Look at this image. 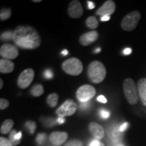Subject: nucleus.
Returning <instances> with one entry per match:
<instances>
[{
  "mask_svg": "<svg viewBox=\"0 0 146 146\" xmlns=\"http://www.w3.org/2000/svg\"><path fill=\"white\" fill-rule=\"evenodd\" d=\"M12 40L18 47L25 50H35L41 43L39 33L31 26L20 25L16 27L13 32Z\"/></svg>",
  "mask_w": 146,
  "mask_h": 146,
  "instance_id": "nucleus-1",
  "label": "nucleus"
},
{
  "mask_svg": "<svg viewBox=\"0 0 146 146\" xmlns=\"http://www.w3.org/2000/svg\"><path fill=\"white\" fill-rule=\"evenodd\" d=\"M87 74L92 83L98 84L104 80L106 76V69L100 61L91 62L87 69Z\"/></svg>",
  "mask_w": 146,
  "mask_h": 146,
  "instance_id": "nucleus-2",
  "label": "nucleus"
},
{
  "mask_svg": "<svg viewBox=\"0 0 146 146\" xmlns=\"http://www.w3.org/2000/svg\"><path fill=\"white\" fill-rule=\"evenodd\" d=\"M123 91L126 99L131 105H135L139 101V91L135 82L127 78L123 82Z\"/></svg>",
  "mask_w": 146,
  "mask_h": 146,
  "instance_id": "nucleus-3",
  "label": "nucleus"
},
{
  "mask_svg": "<svg viewBox=\"0 0 146 146\" xmlns=\"http://www.w3.org/2000/svg\"><path fill=\"white\" fill-rule=\"evenodd\" d=\"M62 68L66 74L77 76L83 72V66L81 60L78 58H71L64 62L62 64Z\"/></svg>",
  "mask_w": 146,
  "mask_h": 146,
  "instance_id": "nucleus-4",
  "label": "nucleus"
},
{
  "mask_svg": "<svg viewBox=\"0 0 146 146\" xmlns=\"http://www.w3.org/2000/svg\"><path fill=\"white\" fill-rule=\"evenodd\" d=\"M141 18V14L138 11H134L128 14L123 18L121 23V27L126 31H131L137 26Z\"/></svg>",
  "mask_w": 146,
  "mask_h": 146,
  "instance_id": "nucleus-5",
  "label": "nucleus"
},
{
  "mask_svg": "<svg viewBox=\"0 0 146 146\" xmlns=\"http://www.w3.org/2000/svg\"><path fill=\"white\" fill-rule=\"evenodd\" d=\"M78 106L76 102L72 100H66L64 102L61 106L58 108L56 110V114L58 115L59 117H65V116H72L77 110Z\"/></svg>",
  "mask_w": 146,
  "mask_h": 146,
  "instance_id": "nucleus-6",
  "label": "nucleus"
},
{
  "mask_svg": "<svg viewBox=\"0 0 146 146\" xmlns=\"http://www.w3.org/2000/svg\"><path fill=\"white\" fill-rule=\"evenodd\" d=\"M96 94V90L92 85H84L80 87L76 91V98L81 103L87 102Z\"/></svg>",
  "mask_w": 146,
  "mask_h": 146,
  "instance_id": "nucleus-7",
  "label": "nucleus"
},
{
  "mask_svg": "<svg viewBox=\"0 0 146 146\" xmlns=\"http://www.w3.org/2000/svg\"><path fill=\"white\" fill-rule=\"evenodd\" d=\"M35 77V71L32 68H27L20 74L18 78V86L21 89H26L31 84Z\"/></svg>",
  "mask_w": 146,
  "mask_h": 146,
  "instance_id": "nucleus-8",
  "label": "nucleus"
},
{
  "mask_svg": "<svg viewBox=\"0 0 146 146\" xmlns=\"http://www.w3.org/2000/svg\"><path fill=\"white\" fill-rule=\"evenodd\" d=\"M0 55L3 59L14 60L16 59L19 55L17 47L10 43H5L0 48Z\"/></svg>",
  "mask_w": 146,
  "mask_h": 146,
  "instance_id": "nucleus-9",
  "label": "nucleus"
},
{
  "mask_svg": "<svg viewBox=\"0 0 146 146\" xmlns=\"http://www.w3.org/2000/svg\"><path fill=\"white\" fill-rule=\"evenodd\" d=\"M68 15L72 18H81L83 14V7L77 0H74L70 3L68 8Z\"/></svg>",
  "mask_w": 146,
  "mask_h": 146,
  "instance_id": "nucleus-10",
  "label": "nucleus"
},
{
  "mask_svg": "<svg viewBox=\"0 0 146 146\" xmlns=\"http://www.w3.org/2000/svg\"><path fill=\"white\" fill-rule=\"evenodd\" d=\"M116 10V4L114 1L112 0H108L102 5L100 8L96 11L97 15L101 16H110Z\"/></svg>",
  "mask_w": 146,
  "mask_h": 146,
  "instance_id": "nucleus-11",
  "label": "nucleus"
},
{
  "mask_svg": "<svg viewBox=\"0 0 146 146\" xmlns=\"http://www.w3.org/2000/svg\"><path fill=\"white\" fill-rule=\"evenodd\" d=\"M98 37H99L98 33L96 31H92L82 35L79 38V42L83 46H88L97 41Z\"/></svg>",
  "mask_w": 146,
  "mask_h": 146,
  "instance_id": "nucleus-12",
  "label": "nucleus"
},
{
  "mask_svg": "<svg viewBox=\"0 0 146 146\" xmlns=\"http://www.w3.org/2000/svg\"><path fill=\"white\" fill-rule=\"evenodd\" d=\"M68 135L66 132H60V131H54L51 133L50 135V141L54 145H60L66 141L68 139Z\"/></svg>",
  "mask_w": 146,
  "mask_h": 146,
  "instance_id": "nucleus-13",
  "label": "nucleus"
},
{
  "mask_svg": "<svg viewBox=\"0 0 146 146\" xmlns=\"http://www.w3.org/2000/svg\"><path fill=\"white\" fill-rule=\"evenodd\" d=\"M89 129L91 134L96 139H101L104 137V130L98 123L91 122L89 125Z\"/></svg>",
  "mask_w": 146,
  "mask_h": 146,
  "instance_id": "nucleus-14",
  "label": "nucleus"
},
{
  "mask_svg": "<svg viewBox=\"0 0 146 146\" xmlns=\"http://www.w3.org/2000/svg\"><path fill=\"white\" fill-rule=\"evenodd\" d=\"M139 96L143 104L146 106V78H142L137 83Z\"/></svg>",
  "mask_w": 146,
  "mask_h": 146,
  "instance_id": "nucleus-15",
  "label": "nucleus"
},
{
  "mask_svg": "<svg viewBox=\"0 0 146 146\" xmlns=\"http://www.w3.org/2000/svg\"><path fill=\"white\" fill-rule=\"evenodd\" d=\"M14 70V64L10 60L1 59L0 60V72L1 73H10Z\"/></svg>",
  "mask_w": 146,
  "mask_h": 146,
  "instance_id": "nucleus-16",
  "label": "nucleus"
},
{
  "mask_svg": "<svg viewBox=\"0 0 146 146\" xmlns=\"http://www.w3.org/2000/svg\"><path fill=\"white\" fill-rule=\"evenodd\" d=\"M14 123L12 119L5 120L1 125V129H0L1 134H7V133H10L12 127H14Z\"/></svg>",
  "mask_w": 146,
  "mask_h": 146,
  "instance_id": "nucleus-17",
  "label": "nucleus"
},
{
  "mask_svg": "<svg viewBox=\"0 0 146 146\" xmlns=\"http://www.w3.org/2000/svg\"><path fill=\"white\" fill-rule=\"evenodd\" d=\"M47 102L50 107H56L58 102V95L57 94H55V93L50 94L47 96Z\"/></svg>",
  "mask_w": 146,
  "mask_h": 146,
  "instance_id": "nucleus-18",
  "label": "nucleus"
},
{
  "mask_svg": "<svg viewBox=\"0 0 146 146\" xmlns=\"http://www.w3.org/2000/svg\"><path fill=\"white\" fill-rule=\"evenodd\" d=\"M44 92V89L41 84H36L32 87L31 90V94L34 97H39L41 95H43Z\"/></svg>",
  "mask_w": 146,
  "mask_h": 146,
  "instance_id": "nucleus-19",
  "label": "nucleus"
},
{
  "mask_svg": "<svg viewBox=\"0 0 146 146\" xmlns=\"http://www.w3.org/2000/svg\"><path fill=\"white\" fill-rule=\"evenodd\" d=\"M87 27L91 29H96L98 28L99 23H98V20L95 16H90L85 21Z\"/></svg>",
  "mask_w": 146,
  "mask_h": 146,
  "instance_id": "nucleus-20",
  "label": "nucleus"
},
{
  "mask_svg": "<svg viewBox=\"0 0 146 146\" xmlns=\"http://www.w3.org/2000/svg\"><path fill=\"white\" fill-rule=\"evenodd\" d=\"M11 14H12V10L10 8H2L0 13V19L1 21H6L10 18Z\"/></svg>",
  "mask_w": 146,
  "mask_h": 146,
  "instance_id": "nucleus-21",
  "label": "nucleus"
},
{
  "mask_svg": "<svg viewBox=\"0 0 146 146\" xmlns=\"http://www.w3.org/2000/svg\"><path fill=\"white\" fill-rule=\"evenodd\" d=\"M17 133L18 132L16 130H12L11 131L10 136H9V140H10V141L12 143L13 145H17L21 143V141H18V140H16L15 138V136Z\"/></svg>",
  "mask_w": 146,
  "mask_h": 146,
  "instance_id": "nucleus-22",
  "label": "nucleus"
},
{
  "mask_svg": "<svg viewBox=\"0 0 146 146\" xmlns=\"http://www.w3.org/2000/svg\"><path fill=\"white\" fill-rule=\"evenodd\" d=\"M26 128L31 134H33L36 130V123L33 121H28L25 124Z\"/></svg>",
  "mask_w": 146,
  "mask_h": 146,
  "instance_id": "nucleus-23",
  "label": "nucleus"
},
{
  "mask_svg": "<svg viewBox=\"0 0 146 146\" xmlns=\"http://www.w3.org/2000/svg\"><path fill=\"white\" fill-rule=\"evenodd\" d=\"M1 39L3 41H8V40L13 39V33L10 31L4 32L1 34Z\"/></svg>",
  "mask_w": 146,
  "mask_h": 146,
  "instance_id": "nucleus-24",
  "label": "nucleus"
},
{
  "mask_svg": "<svg viewBox=\"0 0 146 146\" xmlns=\"http://www.w3.org/2000/svg\"><path fill=\"white\" fill-rule=\"evenodd\" d=\"M46 137L47 136L45 133H39L37 137H36V143L39 144V145H42L45 141V140H46Z\"/></svg>",
  "mask_w": 146,
  "mask_h": 146,
  "instance_id": "nucleus-25",
  "label": "nucleus"
},
{
  "mask_svg": "<svg viewBox=\"0 0 146 146\" xmlns=\"http://www.w3.org/2000/svg\"><path fill=\"white\" fill-rule=\"evenodd\" d=\"M64 146H83V143L78 139H73L69 141Z\"/></svg>",
  "mask_w": 146,
  "mask_h": 146,
  "instance_id": "nucleus-26",
  "label": "nucleus"
},
{
  "mask_svg": "<svg viewBox=\"0 0 146 146\" xmlns=\"http://www.w3.org/2000/svg\"><path fill=\"white\" fill-rule=\"evenodd\" d=\"M0 146H14L10 140L5 137H0Z\"/></svg>",
  "mask_w": 146,
  "mask_h": 146,
  "instance_id": "nucleus-27",
  "label": "nucleus"
},
{
  "mask_svg": "<svg viewBox=\"0 0 146 146\" xmlns=\"http://www.w3.org/2000/svg\"><path fill=\"white\" fill-rule=\"evenodd\" d=\"M9 105H10V103L7 100L3 99V98L0 100V109L1 110L6 109L9 106Z\"/></svg>",
  "mask_w": 146,
  "mask_h": 146,
  "instance_id": "nucleus-28",
  "label": "nucleus"
},
{
  "mask_svg": "<svg viewBox=\"0 0 146 146\" xmlns=\"http://www.w3.org/2000/svg\"><path fill=\"white\" fill-rule=\"evenodd\" d=\"M100 116L102 118L104 119H106V118H108L110 116V112H108V111L106 110H101L100 112Z\"/></svg>",
  "mask_w": 146,
  "mask_h": 146,
  "instance_id": "nucleus-29",
  "label": "nucleus"
},
{
  "mask_svg": "<svg viewBox=\"0 0 146 146\" xmlns=\"http://www.w3.org/2000/svg\"><path fill=\"white\" fill-rule=\"evenodd\" d=\"M44 76L45 78H47V79H52L53 76H54V74H53L52 70H50V69H47L44 72Z\"/></svg>",
  "mask_w": 146,
  "mask_h": 146,
  "instance_id": "nucleus-30",
  "label": "nucleus"
},
{
  "mask_svg": "<svg viewBox=\"0 0 146 146\" xmlns=\"http://www.w3.org/2000/svg\"><path fill=\"white\" fill-rule=\"evenodd\" d=\"M89 146H104V145L98 139H94L89 143Z\"/></svg>",
  "mask_w": 146,
  "mask_h": 146,
  "instance_id": "nucleus-31",
  "label": "nucleus"
},
{
  "mask_svg": "<svg viewBox=\"0 0 146 146\" xmlns=\"http://www.w3.org/2000/svg\"><path fill=\"white\" fill-rule=\"evenodd\" d=\"M128 126H129V123H124L123 125H122L119 127L120 132H123V131H125L126 129H127L128 128Z\"/></svg>",
  "mask_w": 146,
  "mask_h": 146,
  "instance_id": "nucleus-32",
  "label": "nucleus"
},
{
  "mask_svg": "<svg viewBox=\"0 0 146 146\" xmlns=\"http://www.w3.org/2000/svg\"><path fill=\"white\" fill-rule=\"evenodd\" d=\"M97 100H98V102H101V103H104V104H106L107 102L106 98L104 96H98V98H97Z\"/></svg>",
  "mask_w": 146,
  "mask_h": 146,
  "instance_id": "nucleus-33",
  "label": "nucleus"
},
{
  "mask_svg": "<svg viewBox=\"0 0 146 146\" xmlns=\"http://www.w3.org/2000/svg\"><path fill=\"white\" fill-rule=\"evenodd\" d=\"M131 52H132V50H131V48H129V47L125 48V50H123V54L125 55H129V54H130Z\"/></svg>",
  "mask_w": 146,
  "mask_h": 146,
  "instance_id": "nucleus-34",
  "label": "nucleus"
},
{
  "mask_svg": "<svg viewBox=\"0 0 146 146\" xmlns=\"http://www.w3.org/2000/svg\"><path fill=\"white\" fill-rule=\"evenodd\" d=\"M81 108L82 109H86L87 108L89 107V102H84V103H81Z\"/></svg>",
  "mask_w": 146,
  "mask_h": 146,
  "instance_id": "nucleus-35",
  "label": "nucleus"
},
{
  "mask_svg": "<svg viewBox=\"0 0 146 146\" xmlns=\"http://www.w3.org/2000/svg\"><path fill=\"white\" fill-rule=\"evenodd\" d=\"M87 3H88V9H89V10H92V9H94L96 7V5L93 2H91V1H88Z\"/></svg>",
  "mask_w": 146,
  "mask_h": 146,
  "instance_id": "nucleus-36",
  "label": "nucleus"
},
{
  "mask_svg": "<svg viewBox=\"0 0 146 146\" xmlns=\"http://www.w3.org/2000/svg\"><path fill=\"white\" fill-rule=\"evenodd\" d=\"M21 137H22V132H21V131H20V132H18L17 133H16V135L15 136V138H16V140H18V141H21Z\"/></svg>",
  "mask_w": 146,
  "mask_h": 146,
  "instance_id": "nucleus-37",
  "label": "nucleus"
},
{
  "mask_svg": "<svg viewBox=\"0 0 146 146\" xmlns=\"http://www.w3.org/2000/svg\"><path fill=\"white\" fill-rule=\"evenodd\" d=\"M110 18V16H102L101 17V21L104 22V21H109Z\"/></svg>",
  "mask_w": 146,
  "mask_h": 146,
  "instance_id": "nucleus-38",
  "label": "nucleus"
},
{
  "mask_svg": "<svg viewBox=\"0 0 146 146\" xmlns=\"http://www.w3.org/2000/svg\"><path fill=\"white\" fill-rule=\"evenodd\" d=\"M64 121H65L64 118H62V117H59L57 119V122L59 124H63L64 123Z\"/></svg>",
  "mask_w": 146,
  "mask_h": 146,
  "instance_id": "nucleus-39",
  "label": "nucleus"
},
{
  "mask_svg": "<svg viewBox=\"0 0 146 146\" xmlns=\"http://www.w3.org/2000/svg\"><path fill=\"white\" fill-rule=\"evenodd\" d=\"M62 54L63 56H66V55L68 54V51L66 50H63L62 52Z\"/></svg>",
  "mask_w": 146,
  "mask_h": 146,
  "instance_id": "nucleus-40",
  "label": "nucleus"
},
{
  "mask_svg": "<svg viewBox=\"0 0 146 146\" xmlns=\"http://www.w3.org/2000/svg\"><path fill=\"white\" fill-rule=\"evenodd\" d=\"M3 85V81L2 79H0V89H2Z\"/></svg>",
  "mask_w": 146,
  "mask_h": 146,
  "instance_id": "nucleus-41",
  "label": "nucleus"
},
{
  "mask_svg": "<svg viewBox=\"0 0 146 146\" xmlns=\"http://www.w3.org/2000/svg\"><path fill=\"white\" fill-rule=\"evenodd\" d=\"M100 51H101V48H100V47H99V48H98V49H96V50H95V53H99L100 52Z\"/></svg>",
  "mask_w": 146,
  "mask_h": 146,
  "instance_id": "nucleus-42",
  "label": "nucleus"
},
{
  "mask_svg": "<svg viewBox=\"0 0 146 146\" xmlns=\"http://www.w3.org/2000/svg\"><path fill=\"white\" fill-rule=\"evenodd\" d=\"M34 1V2H41V0H38V1H36V0H34V1Z\"/></svg>",
  "mask_w": 146,
  "mask_h": 146,
  "instance_id": "nucleus-43",
  "label": "nucleus"
},
{
  "mask_svg": "<svg viewBox=\"0 0 146 146\" xmlns=\"http://www.w3.org/2000/svg\"><path fill=\"white\" fill-rule=\"evenodd\" d=\"M118 146H123V145H118Z\"/></svg>",
  "mask_w": 146,
  "mask_h": 146,
  "instance_id": "nucleus-44",
  "label": "nucleus"
}]
</instances>
